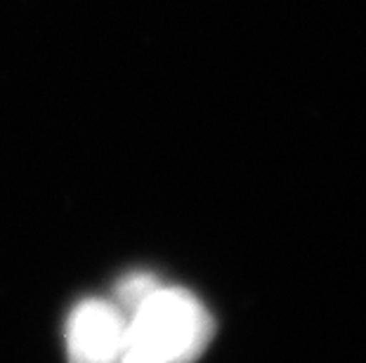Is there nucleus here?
<instances>
[{
  "instance_id": "1",
  "label": "nucleus",
  "mask_w": 366,
  "mask_h": 363,
  "mask_svg": "<svg viewBox=\"0 0 366 363\" xmlns=\"http://www.w3.org/2000/svg\"><path fill=\"white\" fill-rule=\"evenodd\" d=\"M213 337V319L184 288L157 285L128 314L121 363H192Z\"/></svg>"
},
{
  "instance_id": "2",
  "label": "nucleus",
  "mask_w": 366,
  "mask_h": 363,
  "mask_svg": "<svg viewBox=\"0 0 366 363\" xmlns=\"http://www.w3.org/2000/svg\"><path fill=\"white\" fill-rule=\"evenodd\" d=\"M128 314L114 300H85L66 323L69 363H121Z\"/></svg>"
}]
</instances>
